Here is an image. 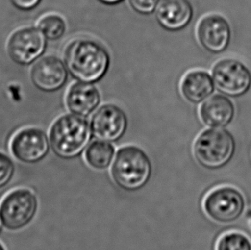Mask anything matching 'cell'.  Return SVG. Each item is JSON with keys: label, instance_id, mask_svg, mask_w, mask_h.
<instances>
[{"label": "cell", "instance_id": "1", "mask_svg": "<svg viewBox=\"0 0 251 250\" xmlns=\"http://www.w3.org/2000/svg\"><path fill=\"white\" fill-rule=\"evenodd\" d=\"M64 60L69 73L75 80L96 83L108 72L111 57L99 41L79 38L65 48Z\"/></svg>", "mask_w": 251, "mask_h": 250}, {"label": "cell", "instance_id": "2", "mask_svg": "<svg viewBox=\"0 0 251 250\" xmlns=\"http://www.w3.org/2000/svg\"><path fill=\"white\" fill-rule=\"evenodd\" d=\"M153 174V164L143 149L135 145L118 150L111 166L113 183L126 192H136L149 183Z\"/></svg>", "mask_w": 251, "mask_h": 250}, {"label": "cell", "instance_id": "3", "mask_svg": "<svg viewBox=\"0 0 251 250\" xmlns=\"http://www.w3.org/2000/svg\"><path fill=\"white\" fill-rule=\"evenodd\" d=\"M90 124L75 114L59 117L49 132L51 149L55 155L63 159L77 158L84 152L91 141Z\"/></svg>", "mask_w": 251, "mask_h": 250}, {"label": "cell", "instance_id": "4", "mask_svg": "<svg viewBox=\"0 0 251 250\" xmlns=\"http://www.w3.org/2000/svg\"><path fill=\"white\" fill-rule=\"evenodd\" d=\"M236 142L231 132L223 128H211L201 132L194 142L193 154L204 169L218 171L231 162Z\"/></svg>", "mask_w": 251, "mask_h": 250}, {"label": "cell", "instance_id": "5", "mask_svg": "<svg viewBox=\"0 0 251 250\" xmlns=\"http://www.w3.org/2000/svg\"><path fill=\"white\" fill-rule=\"evenodd\" d=\"M39 200L30 189L19 188L8 193L0 202V223L10 232L24 230L34 222Z\"/></svg>", "mask_w": 251, "mask_h": 250}, {"label": "cell", "instance_id": "6", "mask_svg": "<svg viewBox=\"0 0 251 250\" xmlns=\"http://www.w3.org/2000/svg\"><path fill=\"white\" fill-rule=\"evenodd\" d=\"M202 206L210 220L227 225L234 223L241 218L245 213L246 201L238 189L233 187H220L207 194Z\"/></svg>", "mask_w": 251, "mask_h": 250}, {"label": "cell", "instance_id": "7", "mask_svg": "<svg viewBox=\"0 0 251 250\" xmlns=\"http://www.w3.org/2000/svg\"><path fill=\"white\" fill-rule=\"evenodd\" d=\"M212 78L215 88L228 97H241L251 87V71L234 58H224L214 64Z\"/></svg>", "mask_w": 251, "mask_h": 250}, {"label": "cell", "instance_id": "8", "mask_svg": "<svg viewBox=\"0 0 251 250\" xmlns=\"http://www.w3.org/2000/svg\"><path fill=\"white\" fill-rule=\"evenodd\" d=\"M10 149L18 162L35 165L47 158L51 145L46 132L41 128H27L14 135Z\"/></svg>", "mask_w": 251, "mask_h": 250}, {"label": "cell", "instance_id": "9", "mask_svg": "<svg viewBox=\"0 0 251 250\" xmlns=\"http://www.w3.org/2000/svg\"><path fill=\"white\" fill-rule=\"evenodd\" d=\"M47 41L38 27H23L10 36L8 52L17 64L28 65L44 54L48 47Z\"/></svg>", "mask_w": 251, "mask_h": 250}, {"label": "cell", "instance_id": "10", "mask_svg": "<svg viewBox=\"0 0 251 250\" xmlns=\"http://www.w3.org/2000/svg\"><path fill=\"white\" fill-rule=\"evenodd\" d=\"M93 136L100 141L117 142L128 128V118L118 105L105 104L97 110L90 121Z\"/></svg>", "mask_w": 251, "mask_h": 250}, {"label": "cell", "instance_id": "11", "mask_svg": "<svg viewBox=\"0 0 251 250\" xmlns=\"http://www.w3.org/2000/svg\"><path fill=\"white\" fill-rule=\"evenodd\" d=\"M197 39L201 46L214 54L226 51L231 41L230 24L225 17L217 14L204 17L198 24Z\"/></svg>", "mask_w": 251, "mask_h": 250}, {"label": "cell", "instance_id": "12", "mask_svg": "<svg viewBox=\"0 0 251 250\" xmlns=\"http://www.w3.org/2000/svg\"><path fill=\"white\" fill-rule=\"evenodd\" d=\"M68 76L65 63L55 56L41 58L31 71V80L34 86L46 93L60 90L68 81Z\"/></svg>", "mask_w": 251, "mask_h": 250}, {"label": "cell", "instance_id": "13", "mask_svg": "<svg viewBox=\"0 0 251 250\" xmlns=\"http://www.w3.org/2000/svg\"><path fill=\"white\" fill-rule=\"evenodd\" d=\"M155 11L158 24L170 32L185 28L194 17L193 6L190 0H160Z\"/></svg>", "mask_w": 251, "mask_h": 250}, {"label": "cell", "instance_id": "14", "mask_svg": "<svg viewBox=\"0 0 251 250\" xmlns=\"http://www.w3.org/2000/svg\"><path fill=\"white\" fill-rule=\"evenodd\" d=\"M100 103V94L93 83L75 82L69 88L65 104L72 114L88 117L97 109Z\"/></svg>", "mask_w": 251, "mask_h": 250}, {"label": "cell", "instance_id": "15", "mask_svg": "<svg viewBox=\"0 0 251 250\" xmlns=\"http://www.w3.org/2000/svg\"><path fill=\"white\" fill-rule=\"evenodd\" d=\"M233 103L224 95H214L202 103L200 117L204 125L211 128H225L234 119Z\"/></svg>", "mask_w": 251, "mask_h": 250}, {"label": "cell", "instance_id": "16", "mask_svg": "<svg viewBox=\"0 0 251 250\" xmlns=\"http://www.w3.org/2000/svg\"><path fill=\"white\" fill-rule=\"evenodd\" d=\"M214 83L210 75L204 71L188 72L181 81L180 90L183 97L192 104L205 101L214 91Z\"/></svg>", "mask_w": 251, "mask_h": 250}, {"label": "cell", "instance_id": "17", "mask_svg": "<svg viewBox=\"0 0 251 250\" xmlns=\"http://www.w3.org/2000/svg\"><path fill=\"white\" fill-rule=\"evenodd\" d=\"M115 152V147L111 142L96 140L85 150V162L91 169L104 172L112 166Z\"/></svg>", "mask_w": 251, "mask_h": 250}, {"label": "cell", "instance_id": "18", "mask_svg": "<svg viewBox=\"0 0 251 250\" xmlns=\"http://www.w3.org/2000/svg\"><path fill=\"white\" fill-rule=\"evenodd\" d=\"M38 28L43 33L48 41H56L65 35L66 24L61 16L57 14H48L40 19Z\"/></svg>", "mask_w": 251, "mask_h": 250}, {"label": "cell", "instance_id": "19", "mask_svg": "<svg viewBox=\"0 0 251 250\" xmlns=\"http://www.w3.org/2000/svg\"><path fill=\"white\" fill-rule=\"evenodd\" d=\"M216 250H251V242L244 234L231 232L220 238Z\"/></svg>", "mask_w": 251, "mask_h": 250}, {"label": "cell", "instance_id": "20", "mask_svg": "<svg viewBox=\"0 0 251 250\" xmlns=\"http://www.w3.org/2000/svg\"><path fill=\"white\" fill-rule=\"evenodd\" d=\"M16 165L10 156L0 152V190L8 186L14 179Z\"/></svg>", "mask_w": 251, "mask_h": 250}, {"label": "cell", "instance_id": "21", "mask_svg": "<svg viewBox=\"0 0 251 250\" xmlns=\"http://www.w3.org/2000/svg\"><path fill=\"white\" fill-rule=\"evenodd\" d=\"M160 0H129L130 7L134 11L141 15H151L154 13Z\"/></svg>", "mask_w": 251, "mask_h": 250}, {"label": "cell", "instance_id": "22", "mask_svg": "<svg viewBox=\"0 0 251 250\" xmlns=\"http://www.w3.org/2000/svg\"><path fill=\"white\" fill-rule=\"evenodd\" d=\"M15 6L22 10H31L36 8L42 0H10Z\"/></svg>", "mask_w": 251, "mask_h": 250}, {"label": "cell", "instance_id": "23", "mask_svg": "<svg viewBox=\"0 0 251 250\" xmlns=\"http://www.w3.org/2000/svg\"><path fill=\"white\" fill-rule=\"evenodd\" d=\"M100 3L105 4V5H116L122 3L124 0H97Z\"/></svg>", "mask_w": 251, "mask_h": 250}, {"label": "cell", "instance_id": "24", "mask_svg": "<svg viewBox=\"0 0 251 250\" xmlns=\"http://www.w3.org/2000/svg\"><path fill=\"white\" fill-rule=\"evenodd\" d=\"M0 250H7L6 248L4 247V245L1 242H0Z\"/></svg>", "mask_w": 251, "mask_h": 250}, {"label": "cell", "instance_id": "25", "mask_svg": "<svg viewBox=\"0 0 251 250\" xmlns=\"http://www.w3.org/2000/svg\"><path fill=\"white\" fill-rule=\"evenodd\" d=\"M1 227H2V225H1V223H0V230H1Z\"/></svg>", "mask_w": 251, "mask_h": 250}]
</instances>
